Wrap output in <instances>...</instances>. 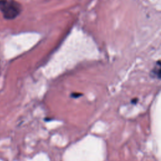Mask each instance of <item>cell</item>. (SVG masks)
I'll use <instances>...</instances> for the list:
<instances>
[{
    "mask_svg": "<svg viewBox=\"0 0 161 161\" xmlns=\"http://www.w3.org/2000/svg\"><path fill=\"white\" fill-rule=\"evenodd\" d=\"M0 11L6 20H14L22 13V6L16 0H0Z\"/></svg>",
    "mask_w": 161,
    "mask_h": 161,
    "instance_id": "6da1fadb",
    "label": "cell"
},
{
    "mask_svg": "<svg viewBox=\"0 0 161 161\" xmlns=\"http://www.w3.org/2000/svg\"><path fill=\"white\" fill-rule=\"evenodd\" d=\"M151 76L152 78L160 79V61H158V65L153 69V70L151 72Z\"/></svg>",
    "mask_w": 161,
    "mask_h": 161,
    "instance_id": "7a4b0ae2",
    "label": "cell"
},
{
    "mask_svg": "<svg viewBox=\"0 0 161 161\" xmlns=\"http://www.w3.org/2000/svg\"><path fill=\"white\" fill-rule=\"evenodd\" d=\"M82 94H80V93H72V95H71V96L72 97H73L74 98H78L79 96H81Z\"/></svg>",
    "mask_w": 161,
    "mask_h": 161,
    "instance_id": "3957f363",
    "label": "cell"
},
{
    "mask_svg": "<svg viewBox=\"0 0 161 161\" xmlns=\"http://www.w3.org/2000/svg\"><path fill=\"white\" fill-rule=\"evenodd\" d=\"M137 101H138V99H133L132 100V103H133V104H136Z\"/></svg>",
    "mask_w": 161,
    "mask_h": 161,
    "instance_id": "277c9868",
    "label": "cell"
}]
</instances>
